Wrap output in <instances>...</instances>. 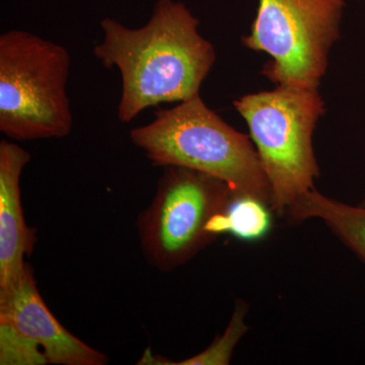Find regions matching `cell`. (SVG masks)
Wrapping results in <instances>:
<instances>
[{"instance_id":"11","label":"cell","mask_w":365,"mask_h":365,"mask_svg":"<svg viewBox=\"0 0 365 365\" xmlns=\"http://www.w3.org/2000/svg\"><path fill=\"white\" fill-rule=\"evenodd\" d=\"M247 314V304L240 302L235 306L234 314L230 319L225 334L216 338L205 351L199 353L191 359L182 360L180 362H170L158 355H153L150 350L144 352L143 359L137 364L158 365H227L230 364L232 353L237 342L248 331V326L245 324Z\"/></svg>"},{"instance_id":"1","label":"cell","mask_w":365,"mask_h":365,"mask_svg":"<svg viewBox=\"0 0 365 365\" xmlns=\"http://www.w3.org/2000/svg\"><path fill=\"white\" fill-rule=\"evenodd\" d=\"M198 26V19L174 0H158L141 28H127L114 19L102 21L104 38L93 55L106 68L116 67L121 74L118 118L122 122H131L148 108L199 95L216 54Z\"/></svg>"},{"instance_id":"5","label":"cell","mask_w":365,"mask_h":365,"mask_svg":"<svg viewBox=\"0 0 365 365\" xmlns=\"http://www.w3.org/2000/svg\"><path fill=\"white\" fill-rule=\"evenodd\" d=\"M234 195L218 178L187 168L165 167L150 205L136 222L148 264L170 272L188 263L217 237L216 220L225 215Z\"/></svg>"},{"instance_id":"7","label":"cell","mask_w":365,"mask_h":365,"mask_svg":"<svg viewBox=\"0 0 365 365\" xmlns=\"http://www.w3.org/2000/svg\"><path fill=\"white\" fill-rule=\"evenodd\" d=\"M0 325L42 349L46 361L59 365H105L109 359L69 332L40 294L28 263L18 281L0 292Z\"/></svg>"},{"instance_id":"3","label":"cell","mask_w":365,"mask_h":365,"mask_svg":"<svg viewBox=\"0 0 365 365\" xmlns=\"http://www.w3.org/2000/svg\"><path fill=\"white\" fill-rule=\"evenodd\" d=\"M71 55L26 31L0 36V131L16 141L63 138L71 132L66 86Z\"/></svg>"},{"instance_id":"10","label":"cell","mask_w":365,"mask_h":365,"mask_svg":"<svg viewBox=\"0 0 365 365\" xmlns=\"http://www.w3.org/2000/svg\"><path fill=\"white\" fill-rule=\"evenodd\" d=\"M270 211L268 205L257 199L234 195L227 210L215 223V234H230L242 241L263 239L272 223Z\"/></svg>"},{"instance_id":"12","label":"cell","mask_w":365,"mask_h":365,"mask_svg":"<svg viewBox=\"0 0 365 365\" xmlns=\"http://www.w3.org/2000/svg\"><path fill=\"white\" fill-rule=\"evenodd\" d=\"M0 364H47L42 351L9 327L0 325Z\"/></svg>"},{"instance_id":"13","label":"cell","mask_w":365,"mask_h":365,"mask_svg":"<svg viewBox=\"0 0 365 365\" xmlns=\"http://www.w3.org/2000/svg\"><path fill=\"white\" fill-rule=\"evenodd\" d=\"M362 205L365 206V200L364 201V203H362Z\"/></svg>"},{"instance_id":"2","label":"cell","mask_w":365,"mask_h":365,"mask_svg":"<svg viewBox=\"0 0 365 365\" xmlns=\"http://www.w3.org/2000/svg\"><path fill=\"white\" fill-rule=\"evenodd\" d=\"M130 137L153 165L218 178L235 195L252 197L271 209L272 190L251 139L209 109L200 93L158 110L153 121L132 129Z\"/></svg>"},{"instance_id":"6","label":"cell","mask_w":365,"mask_h":365,"mask_svg":"<svg viewBox=\"0 0 365 365\" xmlns=\"http://www.w3.org/2000/svg\"><path fill=\"white\" fill-rule=\"evenodd\" d=\"M249 49L271 59L263 74L280 85L318 88L340 35L345 0H258Z\"/></svg>"},{"instance_id":"9","label":"cell","mask_w":365,"mask_h":365,"mask_svg":"<svg viewBox=\"0 0 365 365\" xmlns=\"http://www.w3.org/2000/svg\"><path fill=\"white\" fill-rule=\"evenodd\" d=\"M285 216L295 223L311 218L323 220L365 264V206L348 205L313 188L300 195L287 209Z\"/></svg>"},{"instance_id":"8","label":"cell","mask_w":365,"mask_h":365,"mask_svg":"<svg viewBox=\"0 0 365 365\" xmlns=\"http://www.w3.org/2000/svg\"><path fill=\"white\" fill-rule=\"evenodd\" d=\"M31 155L19 144L0 143V292L13 287L26 267L37 237L21 204V177Z\"/></svg>"},{"instance_id":"4","label":"cell","mask_w":365,"mask_h":365,"mask_svg":"<svg viewBox=\"0 0 365 365\" xmlns=\"http://www.w3.org/2000/svg\"><path fill=\"white\" fill-rule=\"evenodd\" d=\"M234 105L248 124L270 182L271 209L284 216L300 195L314 188L319 176L313 134L325 103L317 88L280 85L244 96Z\"/></svg>"}]
</instances>
